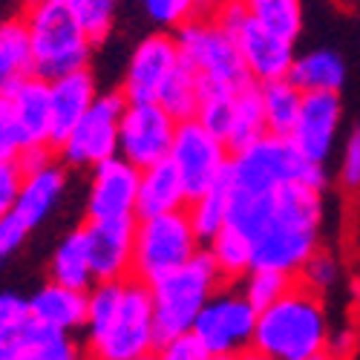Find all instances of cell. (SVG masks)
Masks as SVG:
<instances>
[{"instance_id": "7bdbcfd3", "label": "cell", "mask_w": 360, "mask_h": 360, "mask_svg": "<svg viewBox=\"0 0 360 360\" xmlns=\"http://www.w3.org/2000/svg\"><path fill=\"white\" fill-rule=\"evenodd\" d=\"M23 346V340L20 343H12V340H0V360H15V354H18V349Z\"/></svg>"}, {"instance_id": "f6af8a7d", "label": "cell", "mask_w": 360, "mask_h": 360, "mask_svg": "<svg viewBox=\"0 0 360 360\" xmlns=\"http://www.w3.org/2000/svg\"><path fill=\"white\" fill-rule=\"evenodd\" d=\"M309 360H340V357H335L332 352H328V349H323V352H317V354H311Z\"/></svg>"}, {"instance_id": "484cf974", "label": "cell", "mask_w": 360, "mask_h": 360, "mask_svg": "<svg viewBox=\"0 0 360 360\" xmlns=\"http://www.w3.org/2000/svg\"><path fill=\"white\" fill-rule=\"evenodd\" d=\"M265 133H268V127H265V110H262V89L257 81H245L233 93L225 141L231 150H243L251 141L262 139Z\"/></svg>"}, {"instance_id": "83f0119b", "label": "cell", "mask_w": 360, "mask_h": 360, "mask_svg": "<svg viewBox=\"0 0 360 360\" xmlns=\"http://www.w3.org/2000/svg\"><path fill=\"white\" fill-rule=\"evenodd\" d=\"M207 257L214 259L222 280H236L254 268V243L251 236L228 225L207 243Z\"/></svg>"}, {"instance_id": "f35d334b", "label": "cell", "mask_w": 360, "mask_h": 360, "mask_svg": "<svg viewBox=\"0 0 360 360\" xmlns=\"http://www.w3.org/2000/svg\"><path fill=\"white\" fill-rule=\"evenodd\" d=\"M338 179L346 193H360V127L346 133L343 150H340V165Z\"/></svg>"}, {"instance_id": "d6986e66", "label": "cell", "mask_w": 360, "mask_h": 360, "mask_svg": "<svg viewBox=\"0 0 360 360\" xmlns=\"http://www.w3.org/2000/svg\"><path fill=\"white\" fill-rule=\"evenodd\" d=\"M64 193H67V170H64V165H58L52 159L49 165H44L38 170L23 173L15 214L35 231L44 219H49L55 214V207L61 205Z\"/></svg>"}, {"instance_id": "5b68a950", "label": "cell", "mask_w": 360, "mask_h": 360, "mask_svg": "<svg viewBox=\"0 0 360 360\" xmlns=\"http://www.w3.org/2000/svg\"><path fill=\"white\" fill-rule=\"evenodd\" d=\"M20 20L26 23L35 55V72L46 81L89 67L93 38L72 15L67 0H26Z\"/></svg>"}, {"instance_id": "2e32d148", "label": "cell", "mask_w": 360, "mask_h": 360, "mask_svg": "<svg viewBox=\"0 0 360 360\" xmlns=\"http://www.w3.org/2000/svg\"><path fill=\"white\" fill-rule=\"evenodd\" d=\"M86 245L93 259L96 283H122L133 277L136 251V219L86 222Z\"/></svg>"}, {"instance_id": "cb8c5ba5", "label": "cell", "mask_w": 360, "mask_h": 360, "mask_svg": "<svg viewBox=\"0 0 360 360\" xmlns=\"http://www.w3.org/2000/svg\"><path fill=\"white\" fill-rule=\"evenodd\" d=\"M288 81L303 93H340L346 84V64L335 49H311L294 58Z\"/></svg>"}, {"instance_id": "4316f807", "label": "cell", "mask_w": 360, "mask_h": 360, "mask_svg": "<svg viewBox=\"0 0 360 360\" xmlns=\"http://www.w3.org/2000/svg\"><path fill=\"white\" fill-rule=\"evenodd\" d=\"M259 89H262V110H265L268 133L288 139L294 124H297V118H300V110H303L306 93L300 86H294L288 78L259 84Z\"/></svg>"}, {"instance_id": "f1b7e54d", "label": "cell", "mask_w": 360, "mask_h": 360, "mask_svg": "<svg viewBox=\"0 0 360 360\" xmlns=\"http://www.w3.org/2000/svg\"><path fill=\"white\" fill-rule=\"evenodd\" d=\"M188 217L193 222V231L199 233L202 243H211V239L228 228L231 219V188H228V176L219 185H214L211 191H205L202 196L191 199L188 205Z\"/></svg>"}, {"instance_id": "e0dca14e", "label": "cell", "mask_w": 360, "mask_h": 360, "mask_svg": "<svg viewBox=\"0 0 360 360\" xmlns=\"http://www.w3.org/2000/svg\"><path fill=\"white\" fill-rule=\"evenodd\" d=\"M239 55H243V64L251 81L257 84H268V81H280L288 78L291 64H294V41H285L274 32H268L265 26H259L257 20H245L243 29L233 35Z\"/></svg>"}, {"instance_id": "836d02e7", "label": "cell", "mask_w": 360, "mask_h": 360, "mask_svg": "<svg viewBox=\"0 0 360 360\" xmlns=\"http://www.w3.org/2000/svg\"><path fill=\"white\" fill-rule=\"evenodd\" d=\"M136 4L150 20L159 23L162 29H170V32L202 18L207 9V0H136Z\"/></svg>"}, {"instance_id": "b9f144b4", "label": "cell", "mask_w": 360, "mask_h": 360, "mask_svg": "<svg viewBox=\"0 0 360 360\" xmlns=\"http://www.w3.org/2000/svg\"><path fill=\"white\" fill-rule=\"evenodd\" d=\"M20 182H23L20 165L18 162H0V219H6L15 211Z\"/></svg>"}, {"instance_id": "60d3db41", "label": "cell", "mask_w": 360, "mask_h": 360, "mask_svg": "<svg viewBox=\"0 0 360 360\" xmlns=\"http://www.w3.org/2000/svg\"><path fill=\"white\" fill-rule=\"evenodd\" d=\"M153 357L156 360H211V354H207L205 346L193 338V332L159 343V352Z\"/></svg>"}, {"instance_id": "9a60e30c", "label": "cell", "mask_w": 360, "mask_h": 360, "mask_svg": "<svg viewBox=\"0 0 360 360\" xmlns=\"http://www.w3.org/2000/svg\"><path fill=\"white\" fill-rule=\"evenodd\" d=\"M343 127V104L340 93H306L303 110L288 136L294 150L311 165H326L335 153Z\"/></svg>"}, {"instance_id": "ba28073f", "label": "cell", "mask_w": 360, "mask_h": 360, "mask_svg": "<svg viewBox=\"0 0 360 360\" xmlns=\"http://www.w3.org/2000/svg\"><path fill=\"white\" fill-rule=\"evenodd\" d=\"M202 239L193 231L188 211H173L162 217H147L136 222L133 277L141 283H156L159 277L182 268L199 254Z\"/></svg>"}, {"instance_id": "8d00e7d4", "label": "cell", "mask_w": 360, "mask_h": 360, "mask_svg": "<svg viewBox=\"0 0 360 360\" xmlns=\"http://www.w3.org/2000/svg\"><path fill=\"white\" fill-rule=\"evenodd\" d=\"M338 277H340V262L335 259V254H328V251L311 254V259L300 268V274H297L300 285H306V288H311L317 294L332 288L338 283Z\"/></svg>"}, {"instance_id": "277c9868", "label": "cell", "mask_w": 360, "mask_h": 360, "mask_svg": "<svg viewBox=\"0 0 360 360\" xmlns=\"http://www.w3.org/2000/svg\"><path fill=\"white\" fill-rule=\"evenodd\" d=\"M285 185H309L323 191L326 167L306 162L288 139L271 133L243 150H233L228 167L231 199H265Z\"/></svg>"}, {"instance_id": "ab89813d", "label": "cell", "mask_w": 360, "mask_h": 360, "mask_svg": "<svg viewBox=\"0 0 360 360\" xmlns=\"http://www.w3.org/2000/svg\"><path fill=\"white\" fill-rule=\"evenodd\" d=\"M29 233H32V228H29L15 211L6 219H0V265H6L23 248Z\"/></svg>"}, {"instance_id": "603a6c76", "label": "cell", "mask_w": 360, "mask_h": 360, "mask_svg": "<svg viewBox=\"0 0 360 360\" xmlns=\"http://www.w3.org/2000/svg\"><path fill=\"white\" fill-rule=\"evenodd\" d=\"M35 55L20 18L0 23V93L9 96L23 81L35 78Z\"/></svg>"}, {"instance_id": "6da1fadb", "label": "cell", "mask_w": 360, "mask_h": 360, "mask_svg": "<svg viewBox=\"0 0 360 360\" xmlns=\"http://www.w3.org/2000/svg\"><path fill=\"white\" fill-rule=\"evenodd\" d=\"M86 352L93 360H141L159 346L150 285L130 277L86 291Z\"/></svg>"}, {"instance_id": "8fae6325", "label": "cell", "mask_w": 360, "mask_h": 360, "mask_svg": "<svg viewBox=\"0 0 360 360\" xmlns=\"http://www.w3.org/2000/svg\"><path fill=\"white\" fill-rule=\"evenodd\" d=\"M259 311L243 291H217L193 323V338L211 357H239L254 349Z\"/></svg>"}, {"instance_id": "74e56055", "label": "cell", "mask_w": 360, "mask_h": 360, "mask_svg": "<svg viewBox=\"0 0 360 360\" xmlns=\"http://www.w3.org/2000/svg\"><path fill=\"white\" fill-rule=\"evenodd\" d=\"M23 153V136L9 96L0 93V162H18Z\"/></svg>"}, {"instance_id": "9c48e42d", "label": "cell", "mask_w": 360, "mask_h": 360, "mask_svg": "<svg viewBox=\"0 0 360 360\" xmlns=\"http://www.w3.org/2000/svg\"><path fill=\"white\" fill-rule=\"evenodd\" d=\"M127 96L122 89L101 93L89 112L70 130V136L58 144V153L67 167L93 170L101 162L118 156V133H122V115L127 110Z\"/></svg>"}, {"instance_id": "d6a6232c", "label": "cell", "mask_w": 360, "mask_h": 360, "mask_svg": "<svg viewBox=\"0 0 360 360\" xmlns=\"http://www.w3.org/2000/svg\"><path fill=\"white\" fill-rule=\"evenodd\" d=\"M291 285H294V277H288L283 271H271V268H251V271L243 277V297L257 311H265L268 306H274Z\"/></svg>"}, {"instance_id": "e575fe53", "label": "cell", "mask_w": 360, "mask_h": 360, "mask_svg": "<svg viewBox=\"0 0 360 360\" xmlns=\"http://www.w3.org/2000/svg\"><path fill=\"white\" fill-rule=\"evenodd\" d=\"M35 328L29 297L18 291H0V340L20 343Z\"/></svg>"}, {"instance_id": "7402d4cb", "label": "cell", "mask_w": 360, "mask_h": 360, "mask_svg": "<svg viewBox=\"0 0 360 360\" xmlns=\"http://www.w3.org/2000/svg\"><path fill=\"white\" fill-rule=\"evenodd\" d=\"M188 205H191V196H188L182 176H179V170L173 167L170 159L141 170L139 205H136L139 219L162 217V214H173V211H188Z\"/></svg>"}, {"instance_id": "ffe728a7", "label": "cell", "mask_w": 360, "mask_h": 360, "mask_svg": "<svg viewBox=\"0 0 360 360\" xmlns=\"http://www.w3.org/2000/svg\"><path fill=\"white\" fill-rule=\"evenodd\" d=\"M29 309H32L35 326L46 328V332L72 335L86 323V291L49 280L29 297Z\"/></svg>"}, {"instance_id": "ac0fdd59", "label": "cell", "mask_w": 360, "mask_h": 360, "mask_svg": "<svg viewBox=\"0 0 360 360\" xmlns=\"http://www.w3.org/2000/svg\"><path fill=\"white\" fill-rule=\"evenodd\" d=\"M49 89H52V147H58L70 136V130L89 112V107L96 104L101 93H98L96 75L89 70L52 78Z\"/></svg>"}, {"instance_id": "4dcf8cb0", "label": "cell", "mask_w": 360, "mask_h": 360, "mask_svg": "<svg viewBox=\"0 0 360 360\" xmlns=\"http://www.w3.org/2000/svg\"><path fill=\"white\" fill-rule=\"evenodd\" d=\"M159 104L176 118V122H191L199 115V104H202V84L199 78L182 64L173 75V81L165 86V93L159 96Z\"/></svg>"}, {"instance_id": "4fadbf2b", "label": "cell", "mask_w": 360, "mask_h": 360, "mask_svg": "<svg viewBox=\"0 0 360 360\" xmlns=\"http://www.w3.org/2000/svg\"><path fill=\"white\" fill-rule=\"evenodd\" d=\"M179 70H182V52H179L176 35L153 32L141 38L130 52L122 93L127 101H159Z\"/></svg>"}, {"instance_id": "44dd1931", "label": "cell", "mask_w": 360, "mask_h": 360, "mask_svg": "<svg viewBox=\"0 0 360 360\" xmlns=\"http://www.w3.org/2000/svg\"><path fill=\"white\" fill-rule=\"evenodd\" d=\"M23 147H52V89L49 81L35 75L9 93Z\"/></svg>"}, {"instance_id": "7c38bea8", "label": "cell", "mask_w": 360, "mask_h": 360, "mask_svg": "<svg viewBox=\"0 0 360 360\" xmlns=\"http://www.w3.org/2000/svg\"><path fill=\"white\" fill-rule=\"evenodd\" d=\"M179 122L159 101H130L122 115L118 133V156L136 165L139 170L153 167L170 159Z\"/></svg>"}, {"instance_id": "7a4b0ae2", "label": "cell", "mask_w": 360, "mask_h": 360, "mask_svg": "<svg viewBox=\"0 0 360 360\" xmlns=\"http://www.w3.org/2000/svg\"><path fill=\"white\" fill-rule=\"evenodd\" d=\"M323 191L285 185L274 193L268 214L254 233V268H271L297 277L311 254L320 251Z\"/></svg>"}, {"instance_id": "d590c367", "label": "cell", "mask_w": 360, "mask_h": 360, "mask_svg": "<svg viewBox=\"0 0 360 360\" xmlns=\"http://www.w3.org/2000/svg\"><path fill=\"white\" fill-rule=\"evenodd\" d=\"M67 4H70L72 15L78 18V23L84 26V32L96 44L112 32L115 15H118V0H67Z\"/></svg>"}, {"instance_id": "1f68e13d", "label": "cell", "mask_w": 360, "mask_h": 360, "mask_svg": "<svg viewBox=\"0 0 360 360\" xmlns=\"http://www.w3.org/2000/svg\"><path fill=\"white\" fill-rule=\"evenodd\" d=\"M15 360H81V352L70 335L46 332V328L35 326L18 349Z\"/></svg>"}, {"instance_id": "bcb514c9", "label": "cell", "mask_w": 360, "mask_h": 360, "mask_svg": "<svg viewBox=\"0 0 360 360\" xmlns=\"http://www.w3.org/2000/svg\"><path fill=\"white\" fill-rule=\"evenodd\" d=\"M211 360H233V357H211Z\"/></svg>"}, {"instance_id": "3957f363", "label": "cell", "mask_w": 360, "mask_h": 360, "mask_svg": "<svg viewBox=\"0 0 360 360\" xmlns=\"http://www.w3.org/2000/svg\"><path fill=\"white\" fill-rule=\"evenodd\" d=\"M328 338L332 323L323 294L297 283L274 306L259 311L254 349L268 360H309L328 346Z\"/></svg>"}, {"instance_id": "d4e9b609", "label": "cell", "mask_w": 360, "mask_h": 360, "mask_svg": "<svg viewBox=\"0 0 360 360\" xmlns=\"http://www.w3.org/2000/svg\"><path fill=\"white\" fill-rule=\"evenodd\" d=\"M49 280L70 285V288H81V291H89L96 285L93 259H89V245H86L84 228L70 231L61 243L55 245V251L49 257Z\"/></svg>"}, {"instance_id": "52a82bcc", "label": "cell", "mask_w": 360, "mask_h": 360, "mask_svg": "<svg viewBox=\"0 0 360 360\" xmlns=\"http://www.w3.org/2000/svg\"><path fill=\"white\" fill-rule=\"evenodd\" d=\"M176 44L182 52V64L199 78L205 89H236L248 78L236 38L222 29L211 15H202L182 29H176Z\"/></svg>"}, {"instance_id": "ee69618b", "label": "cell", "mask_w": 360, "mask_h": 360, "mask_svg": "<svg viewBox=\"0 0 360 360\" xmlns=\"http://www.w3.org/2000/svg\"><path fill=\"white\" fill-rule=\"evenodd\" d=\"M233 360H268L265 354H259L257 349H248L245 354H239V357H233Z\"/></svg>"}, {"instance_id": "8992f818", "label": "cell", "mask_w": 360, "mask_h": 360, "mask_svg": "<svg viewBox=\"0 0 360 360\" xmlns=\"http://www.w3.org/2000/svg\"><path fill=\"white\" fill-rule=\"evenodd\" d=\"M219 271L207 251H199L182 268L150 283V297H153V317H156V335L159 343L173 340L179 335L193 332V323L202 314L205 303L219 288Z\"/></svg>"}, {"instance_id": "30bf717a", "label": "cell", "mask_w": 360, "mask_h": 360, "mask_svg": "<svg viewBox=\"0 0 360 360\" xmlns=\"http://www.w3.org/2000/svg\"><path fill=\"white\" fill-rule=\"evenodd\" d=\"M233 150L225 139H219L214 130H207L199 118L191 122H179L173 147H170V162L179 170L185 182V191L191 199L211 191L228 176Z\"/></svg>"}, {"instance_id": "f546056e", "label": "cell", "mask_w": 360, "mask_h": 360, "mask_svg": "<svg viewBox=\"0 0 360 360\" xmlns=\"http://www.w3.org/2000/svg\"><path fill=\"white\" fill-rule=\"evenodd\" d=\"M251 20L285 41L303 32V0H243Z\"/></svg>"}, {"instance_id": "7dc6e473", "label": "cell", "mask_w": 360, "mask_h": 360, "mask_svg": "<svg viewBox=\"0 0 360 360\" xmlns=\"http://www.w3.org/2000/svg\"><path fill=\"white\" fill-rule=\"evenodd\" d=\"M141 360H156V357H153V354H147V357H141Z\"/></svg>"}, {"instance_id": "5bb4252c", "label": "cell", "mask_w": 360, "mask_h": 360, "mask_svg": "<svg viewBox=\"0 0 360 360\" xmlns=\"http://www.w3.org/2000/svg\"><path fill=\"white\" fill-rule=\"evenodd\" d=\"M141 170L122 156H112L89 170L86 188V217L89 222L133 219L139 205Z\"/></svg>"}]
</instances>
